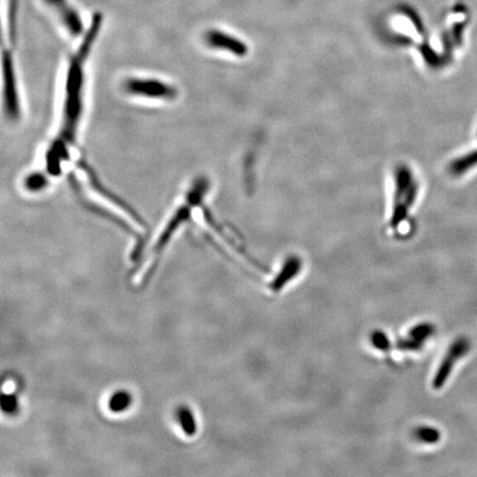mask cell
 <instances>
[{
	"label": "cell",
	"mask_w": 477,
	"mask_h": 477,
	"mask_svg": "<svg viewBox=\"0 0 477 477\" xmlns=\"http://www.w3.org/2000/svg\"><path fill=\"white\" fill-rule=\"evenodd\" d=\"M103 21L102 13H94L88 30L82 35L80 45L68 61L63 81L60 122L57 136L50 144V147L61 153H74L73 151L78 144L79 132L86 112V67L102 30Z\"/></svg>",
	"instance_id": "obj_1"
},
{
	"label": "cell",
	"mask_w": 477,
	"mask_h": 477,
	"mask_svg": "<svg viewBox=\"0 0 477 477\" xmlns=\"http://www.w3.org/2000/svg\"><path fill=\"white\" fill-rule=\"evenodd\" d=\"M121 88L130 98L156 103H171L179 96L175 84L155 76H128L122 81Z\"/></svg>",
	"instance_id": "obj_2"
},
{
	"label": "cell",
	"mask_w": 477,
	"mask_h": 477,
	"mask_svg": "<svg viewBox=\"0 0 477 477\" xmlns=\"http://www.w3.org/2000/svg\"><path fill=\"white\" fill-rule=\"evenodd\" d=\"M470 340L466 337H460L457 338L447 350V355L443 358L442 362L437 368V374L433 378L432 387L435 390H439L444 386L447 378L452 372L454 368L456 360H461L463 356L466 355V352L470 350Z\"/></svg>",
	"instance_id": "obj_3"
},
{
	"label": "cell",
	"mask_w": 477,
	"mask_h": 477,
	"mask_svg": "<svg viewBox=\"0 0 477 477\" xmlns=\"http://www.w3.org/2000/svg\"><path fill=\"white\" fill-rule=\"evenodd\" d=\"M47 5L54 11L63 28L73 37L84 35V23L76 8L69 0H45Z\"/></svg>",
	"instance_id": "obj_4"
},
{
	"label": "cell",
	"mask_w": 477,
	"mask_h": 477,
	"mask_svg": "<svg viewBox=\"0 0 477 477\" xmlns=\"http://www.w3.org/2000/svg\"><path fill=\"white\" fill-rule=\"evenodd\" d=\"M204 39L207 47L211 50L230 52L236 56H241L246 52V45L241 41L219 29H210L207 31Z\"/></svg>",
	"instance_id": "obj_5"
},
{
	"label": "cell",
	"mask_w": 477,
	"mask_h": 477,
	"mask_svg": "<svg viewBox=\"0 0 477 477\" xmlns=\"http://www.w3.org/2000/svg\"><path fill=\"white\" fill-rule=\"evenodd\" d=\"M433 333H435L433 325L429 324V323L418 325V326L410 329V332L408 333L405 338L399 339V342H397L394 347L398 350H403V352L420 350L427 339L432 336Z\"/></svg>",
	"instance_id": "obj_6"
},
{
	"label": "cell",
	"mask_w": 477,
	"mask_h": 477,
	"mask_svg": "<svg viewBox=\"0 0 477 477\" xmlns=\"http://www.w3.org/2000/svg\"><path fill=\"white\" fill-rule=\"evenodd\" d=\"M301 269V262L299 258H289V260H287V262L284 263L283 268H282L281 271L277 273V277H274L273 281L270 284V289H272V292L274 293H277V292L281 291L289 281L295 279L297 277V274L299 273Z\"/></svg>",
	"instance_id": "obj_7"
},
{
	"label": "cell",
	"mask_w": 477,
	"mask_h": 477,
	"mask_svg": "<svg viewBox=\"0 0 477 477\" xmlns=\"http://www.w3.org/2000/svg\"><path fill=\"white\" fill-rule=\"evenodd\" d=\"M49 178L50 177L45 173V171H43V173L37 171V173L28 175V177L23 181V186L30 192H38V191L43 190L47 187L49 183Z\"/></svg>",
	"instance_id": "obj_8"
},
{
	"label": "cell",
	"mask_w": 477,
	"mask_h": 477,
	"mask_svg": "<svg viewBox=\"0 0 477 477\" xmlns=\"http://www.w3.org/2000/svg\"><path fill=\"white\" fill-rule=\"evenodd\" d=\"M178 417L185 435H188V437L196 435V421H195L194 415L191 413L190 410L188 408H180L178 411Z\"/></svg>",
	"instance_id": "obj_9"
},
{
	"label": "cell",
	"mask_w": 477,
	"mask_h": 477,
	"mask_svg": "<svg viewBox=\"0 0 477 477\" xmlns=\"http://www.w3.org/2000/svg\"><path fill=\"white\" fill-rule=\"evenodd\" d=\"M415 437L418 441L425 443V444H435L439 442L441 435H439V430L435 427H420L415 429Z\"/></svg>",
	"instance_id": "obj_10"
},
{
	"label": "cell",
	"mask_w": 477,
	"mask_h": 477,
	"mask_svg": "<svg viewBox=\"0 0 477 477\" xmlns=\"http://www.w3.org/2000/svg\"><path fill=\"white\" fill-rule=\"evenodd\" d=\"M132 398L130 396V393L125 391L116 392L115 394H113V397L110 400V403H108V407L112 412H118L125 411L130 405H131Z\"/></svg>",
	"instance_id": "obj_11"
},
{
	"label": "cell",
	"mask_w": 477,
	"mask_h": 477,
	"mask_svg": "<svg viewBox=\"0 0 477 477\" xmlns=\"http://www.w3.org/2000/svg\"><path fill=\"white\" fill-rule=\"evenodd\" d=\"M370 342L372 343V346L381 352H387L391 350L392 346L390 345L389 339L382 332H374L370 337Z\"/></svg>",
	"instance_id": "obj_12"
},
{
	"label": "cell",
	"mask_w": 477,
	"mask_h": 477,
	"mask_svg": "<svg viewBox=\"0 0 477 477\" xmlns=\"http://www.w3.org/2000/svg\"><path fill=\"white\" fill-rule=\"evenodd\" d=\"M477 163V151L467 155L464 159H461V161H455L453 163L452 169L454 173H460L463 171H466V169L472 167L473 165Z\"/></svg>",
	"instance_id": "obj_13"
},
{
	"label": "cell",
	"mask_w": 477,
	"mask_h": 477,
	"mask_svg": "<svg viewBox=\"0 0 477 477\" xmlns=\"http://www.w3.org/2000/svg\"><path fill=\"white\" fill-rule=\"evenodd\" d=\"M1 408L7 413H11L17 409V399L15 396H6L4 394L1 398Z\"/></svg>",
	"instance_id": "obj_14"
}]
</instances>
